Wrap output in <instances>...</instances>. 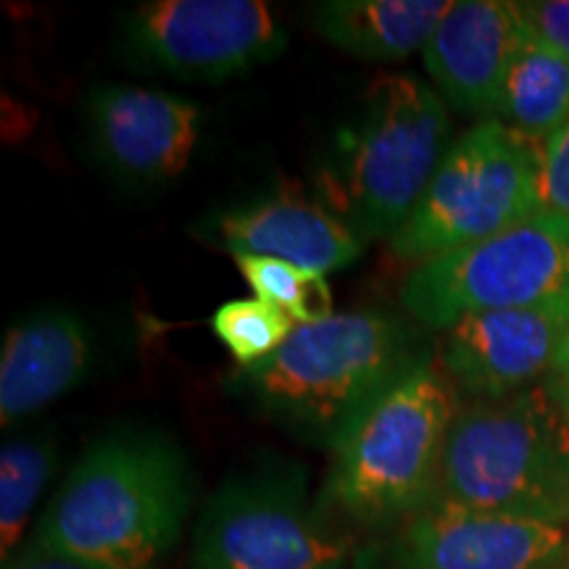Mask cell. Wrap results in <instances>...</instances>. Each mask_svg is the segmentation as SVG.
Returning <instances> with one entry per match:
<instances>
[{"mask_svg": "<svg viewBox=\"0 0 569 569\" xmlns=\"http://www.w3.org/2000/svg\"><path fill=\"white\" fill-rule=\"evenodd\" d=\"M193 503V472L172 438L117 427L84 448L38 525L34 546L106 569H156Z\"/></svg>", "mask_w": 569, "mask_h": 569, "instance_id": "cell-1", "label": "cell"}, {"mask_svg": "<svg viewBox=\"0 0 569 569\" xmlns=\"http://www.w3.org/2000/svg\"><path fill=\"white\" fill-rule=\"evenodd\" d=\"M425 359L401 319L340 311L298 325L269 359L234 369L230 390L290 436L332 451L356 419Z\"/></svg>", "mask_w": 569, "mask_h": 569, "instance_id": "cell-2", "label": "cell"}, {"mask_svg": "<svg viewBox=\"0 0 569 569\" xmlns=\"http://www.w3.org/2000/svg\"><path fill=\"white\" fill-rule=\"evenodd\" d=\"M457 411V388L425 359L332 448L317 507L340 528L372 536L419 515L432 501Z\"/></svg>", "mask_w": 569, "mask_h": 569, "instance_id": "cell-3", "label": "cell"}, {"mask_svg": "<svg viewBox=\"0 0 569 569\" xmlns=\"http://www.w3.org/2000/svg\"><path fill=\"white\" fill-rule=\"evenodd\" d=\"M430 503L569 528V422L549 388L457 411Z\"/></svg>", "mask_w": 569, "mask_h": 569, "instance_id": "cell-4", "label": "cell"}, {"mask_svg": "<svg viewBox=\"0 0 569 569\" xmlns=\"http://www.w3.org/2000/svg\"><path fill=\"white\" fill-rule=\"evenodd\" d=\"M443 96L411 74H380L336 159L319 174V196L365 243L393 240L422 201L446 156Z\"/></svg>", "mask_w": 569, "mask_h": 569, "instance_id": "cell-5", "label": "cell"}, {"mask_svg": "<svg viewBox=\"0 0 569 569\" xmlns=\"http://www.w3.org/2000/svg\"><path fill=\"white\" fill-rule=\"evenodd\" d=\"M543 142L486 119L448 146L436 177L407 224L390 240L403 259L427 261L482 243L540 206Z\"/></svg>", "mask_w": 569, "mask_h": 569, "instance_id": "cell-6", "label": "cell"}, {"mask_svg": "<svg viewBox=\"0 0 569 569\" xmlns=\"http://www.w3.org/2000/svg\"><path fill=\"white\" fill-rule=\"evenodd\" d=\"M353 557L351 530L309 501L306 469L272 465L232 475L206 498L190 569H346Z\"/></svg>", "mask_w": 569, "mask_h": 569, "instance_id": "cell-7", "label": "cell"}, {"mask_svg": "<svg viewBox=\"0 0 569 569\" xmlns=\"http://www.w3.org/2000/svg\"><path fill=\"white\" fill-rule=\"evenodd\" d=\"M401 303L438 330L480 311L569 309V222L538 211L482 243L419 261L403 277Z\"/></svg>", "mask_w": 569, "mask_h": 569, "instance_id": "cell-8", "label": "cell"}, {"mask_svg": "<svg viewBox=\"0 0 569 569\" xmlns=\"http://www.w3.org/2000/svg\"><path fill=\"white\" fill-rule=\"evenodd\" d=\"M140 61L188 82H224L288 48V32L261 0H151L124 17Z\"/></svg>", "mask_w": 569, "mask_h": 569, "instance_id": "cell-9", "label": "cell"}, {"mask_svg": "<svg viewBox=\"0 0 569 569\" xmlns=\"http://www.w3.org/2000/svg\"><path fill=\"white\" fill-rule=\"evenodd\" d=\"M567 525L430 507L356 549L353 569H565Z\"/></svg>", "mask_w": 569, "mask_h": 569, "instance_id": "cell-10", "label": "cell"}, {"mask_svg": "<svg viewBox=\"0 0 569 569\" xmlns=\"http://www.w3.org/2000/svg\"><path fill=\"white\" fill-rule=\"evenodd\" d=\"M84 122L98 161L138 188L180 177L201 138V109L193 101L132 84L90 92Z\"/></svg>", "mask_w": 569, "mask_h": 569, "instance_id": "cell-11", "label": "cell"}, {"mask_svg": "<svg viewBox=\"0 0 569 569\" xmlns=\"http://www.w3.org/2000/svg\"><path fill=\"white\" fill-rule=\"evenodd\" d=\"M569 336V309L480 311L440 343V372L475 401H503L549 377Z\"/></svg>", "mask_w": 569, "mask_h": 569, "instance_id": "cell-12", "label": "cell"}, {"mask_svg": "<svg viewBox=\"0 0 569 569\" xmlns=\"http://www.w3.org/2000/svg\"><path fill=\"white\" fill-rule=\"evenodd\" d=\"M528 24L509 0H453L427 40L422 59L443 101L496 113Z\"/></svg>", "mask_w": 569, "mask_h": 569, "instance_id": "cell-13", "label": "cell"}, {"mask_svg": "<svg viewBox=\"0 0 569 569\" xmlns=\"http://www.w3.org/2000/svg\"><path fill=\"white\" fill-rule=\"evenodd\" d=\"M203 234L232 259L267 256L322 274L351 267L365 253V240L336 211L290 188L219 211L206 219Z\"/></svg>", "mask_w": 569, "mask_h": 569, "instance_id": "cell-14", "label": "cell"}, {"mask_svg": "<svg viewBox=\"0 0 569 569\" xmlns=\"http://www.w3.org/2000/svg\"><path fill=\"white\" fill-rule=\"evenodd\" d=\"M96 340L80 311L46 306L9 327L0 351V419L24 422L51 407L92 372Z\"/></svg>", "mask_w": 569, "mask_h": 569, "instance_id": "cell-15", "label": "cell"}, {"mask_svg": "<svg viewBox=\"0 0 569 569\" xmlns=\"http://www.w3.org/2000/svg\"><path fill=\"white\" fill-rule=\"evenodd\" d=\"M453 0H325L311 6L319 38L359 61L393 63L425 51Z\"/></svg>", "mask_w": 569, "mask_h": 569, "instance_id": "cell-16", "label": "cell"}, {"mask_svg": "<svg viewBox=\"0 0 569 569\" xmlns=\"http://www.w3.org/2000/svg\"><path fill=\"white\" fill-rule=\"evenodd\" d=\"M496 119L538 142L569 124V59L530 30L511 61Z\"/></svg>", "mask_w": 569, "mask_h": 569, "instance_id": "cell-17", "label": "cell"}, {"mask_svg": "<svg viewBox=\"0 0 569 569\" xmlns=\"http://www.w3.org/2000/svg\"><path fill=\"white\" fill-rule=\"evenodd\" d=\"M59 461L53 427H34L6 438L0 448V551L3 561L21 549V536Z\"/></svg>", "mask_w": 569, "mask_h": 569, "instance_id": "cell-18", "label": "cell"}, {"mask_svg": "<svg viewBox=\"0 0 569 569\" xmlns=\"http://www.w3.org/2000/svg\"><path fill=\"white\" fill-rule=\"evenodd\" d=\"M234 264L256 298L284 311L296 325H315L336 315L322 272L267 256H234Z\"/></svg>", "mask_w": 569, "mask_h": 569, "instance_id": "cell-19", "label": "cell"}, {"mask_svg": "<svg viewBox=\"0 0 569 569\" xmlns=\"http://www.w3.org/2000/svg\"><path fill=\"white\" fill-rule=\"evenodd\" d=\"M296 322L261 298H234L213 311L211 330L238 367L259 365L293 336Z\"/></svg>", "mask_w": 569, "mask_h": 569, "instance_id": "cell-20", "label": "cell"}, {"mask_svg": "<svg viewBox=\"0 0 569 569\" xmlns=\"http://www.w3.org/2000/svg\"><path fill=\"white\" fill-rule=\"evenodd\" d=\"M540 206L569 222V124L543 142L540 153Z\"/></svg>", "mask_w": 569, "mask_h": 569, "instance_id": "cell-21", "label": "cell"}, {"mask_svg": "<svg viewBox=\"0 0 569 569\" xmlns=\"http://www.w3.org/2000/svg\"><path fill=\"white\" fill-rule=\"evenodd\" d=\"M519 11L538 40L569 59V0H530Z\"/></svg>", "mask_w": 569, "mask_h": 569, "instance_id": "cell-22", "label": "cell"}, {"mask_svg": "<svg viewBox=\"0 0 569 569\" xmlns=\"http://www.w3.org/2000/svg\"><path fill=\"white\" fill-rule=\"evenodd\" d=\"M3 569H106L98 565H90V561L67 557V553L48 551L34 546L32 540H24L21 549L3 561Z\"/></svg>", "mask_w": 569, "mask_h": 569, "instance_id": "cell-23", "label": "cell"}, {"mask_svg": "<svg viewBox=\"0 0 569 569\" xmlns=\"http://www.w3.org/2000/svg\"><path fill=\"white\" fill-rule=\"evenodd\" d=\"M546 388H549L553 401H557L561 415H565L569 422V336L565 340V346H561L557 361H553L549 377H546Z\"/></svg>", "mask_w": 569, "mask_h": 569, "instance_id": "cell-24", "label": "cell"}, {"mask_svg": "<svg viewBox=\"0 0 569 569\" xmlns=\"http://www.w3.org/2000/svg\"><path fill=\"white\" fill-rule=\"evenodd\" d=\"M567 569H569V567H567Z\"/></svg>", "mask_w": 569, "mask_h": 569, "instance_id": "cell-25", "label": "cell"}]
</instances>
